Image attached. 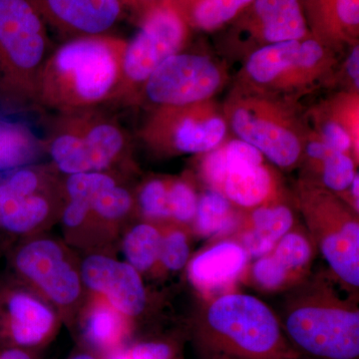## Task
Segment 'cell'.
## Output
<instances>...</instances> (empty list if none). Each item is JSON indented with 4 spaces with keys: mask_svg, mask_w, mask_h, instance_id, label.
Returning <instances> with one entry per match:
<instances>
[{
    "mask_svg": "<svg viewBox=\"0 0 359 359\" xmlns=\"http://www.w3.org/2000/svg\"><path fill=\"white\" fill-rule=\"evenodd\" d=\"M0 359H32V358L23 349L11 347V348L0 351Z\"/></svg>",
    "mask_w": 359,
    "mask_h": 359,
    "instance_id": "38",
    "label": "cell"
},
{
    "mask_svg": "<svg viewBox=\"0 0 359 359\" xmlns=\"http://www.w3.org/2000/svg\"><path fill=\"white\" fill-rule=\"evenodd\" d=\"M168 195L171 217L180 222H189L195 218L199 200L190 185L184 182L171 184Z\"/></svg>",
    "mask_w": 359,
    "mask_h": 359,
    "instance_id": "30",
    "label": "cell"
},
{
    "mask_svg": "<svg viewBox=\"0 0 359 359\" xmlns=\"http://www.w3.org/2000/svg\"><path fill=\"white\" fill-rule=\"evenodd\" d=\"M55 318L32 295L8 292L0 301V337L15 346H39L50 337Z\"/></svg>",
    "mask_w": 359,
    "mask_h": 359,
    "instance_id": "17",
    "label": "cell"
},
{
    "mask_svg": "<svg viewBox=\"0 0 359 359\" xmlns=\"http://www.w3.org/2000/svg\"><path fill=\"white\" fill-rule=\"evenodd\" d=\"M192 337L200 359H301L282 323L252 295H222L196 316Z\"/></svg>",
    "mask_w": 359,
    "mask_h": 359,
    "instance_id": "2",
    "label": "cell"
},
{
    "mask_svg": "<svg viewBox=\"0 0 359 359\" xmlns=\"http://www.w3.org/2000/svg\"><path fill=\"white\" fill-rule=\"evenodd\" d=\"M222 73L211 59L196 54H175L143 84L148 101L159 107H181L205 102L222 84Z\"/></svg>",
    "mask_w": 359,
    "mask_h": 359,
    "instance_id": "7",
    "label": "cell"
},
{
    "mask_svg": "<svg viewBox=\"0 0 359 359\" xmlns=\"http://www.w3.org/2000/svg\"><path fill=\"white\" fill-rule=\"evenodd\" d=\"M48 28L67 37L107 35L121 18L119 0H32Z\"/></svg>",
    "mask_w": 359,
    "mask_h": 359,
    "instance_id": "13",
    "label": "cell"
},
{
    "mask_svg": "<svg viewBox=\"0 0 359 359\" xmlns=\"http://www.w3.org/2000/svg\"><path fill=\"white\" fill-rule=\"evenodd\" d=\"M337 11L339 20L346 25L359 23V0H337Z\"/></svg>",
    "mask_w": 359,
    "mask_h": 359,
    "instance_id": "35",
    "label": "cell"
},
{
    "mask_svg": "<svg viewBox=\"0 0 359 359\" xmlns=\"http://www.w3.org/2000/svg\"><path fill=\"white\" fill-rule=\"evenodd\" d=\"M81 276L85 285L105 295L118 313L133 318L145 309V287L138 271L129 264L91 256L82 264Z\"/></svg>",
    "mask_w": 359,
    "mask_h": 359,
    "instance_id": "15",
    "label": "cell"
},
{
    "mask_svg": "<svg viewBox=\"0 0 359 359\" xmlns=\"http://www.w3.org/2000/svg\"><path fill=\"white\" fill-rule=\"evenodd\" d=\"M111 359H178L177 349L167 341H144L116 351Z\"/></svg>",
    "mask_w": 359,
    "mask_h": 359,
    "instance_id": "32",
    "label": "cell"
},
{
    "mask_svg": "<svg viewBox=\"0 0 359 359\" xmlns=\"http://www.w3.org/2000/svg\"><path fill=\"white\" fill-rule=\"evenodd\" d=\"M247 259L248 252L243 245L222 242L193 259L189 276L200 289H219L238 278Z\"/></svg>",
    "mask_w": 359,
    "mask_h": 359,
    "instance_id": "18",
    "label": "cell"
},
{
    "mask_svg": "<svg viewBox=\"0 0 359 359\" xmlns=\"http://www.w3.org/2000/svg\"><path fill=\"white\" fill-rule=\"evenodd\" d=\"M346 70L348 76L353 80V83L356 89L359 87V48L354 47L351 53L347 58Z\"/></svg>",
    "mask_w": 359,
    "mask_h": 359,
    "instance_id": "37",
    "label": "cell"
},
{
    "mask_svg": "<svg viewBox=\"0 0 359 359\" xmlns=\"http://www.w3.org/2000/svg\"><path fill=\"white\" fill-rule=\"evenodd\" d=\"M353 135L347 130V127L339 122L330 120L321 126V140L335 151V152L346 153L353 145Z\"/></svg>",
    "mask_w": 359,
    "mask_h": 359,
    "instance_id": "34",
    "label": "cell"
},
{
    "mask_svg": "<svg viewBox=\"0 0 359 359\" xmlns=\"http://www.w3.org/2000/svg\"><path fill=\"white\" fill-rule=\"evenodd\" d=\"M169 185L162 180L149 181L142 188L140 205L142 211L150 218H167L171 217L169 205Z\"/></svg>",
    "mask_w": 359,
    "mask_h": 359,
    "instance_id": "29",
    "label": "cell"
},
{
    "mask_svg": "<svg viewBox=\"0 0 359 359\" xmlns=\"http://www.w3.org/2000/svg\"><path fill=\"white\" fill-rule=\"evenodd\" d=\"M66 191L69 203L63 212V223L68 228L80 226L91 212L106 219L122 218L133 202L129 191L104 172L70 175Z\"/></svg>",
    "mask_w": 359,
    "mask_h": 359,
    "instance_id": "11",
    "label": "cell"
},
{
    "mask_svg": "<svg viewBox=\"0 0 359 359\" xmlns=\"http://www.w3.org/2000/svg\"><path fill=\"white\" fill-rule=\"evenodd\" d=\"M214 359H226V358H214Z\"/></svg>",
    "mask_w": 359,
    "mask_h": 359,
    "instance_id": "42",
    "label": "cell"
},
{
    "mask_svg": "<svg viewBox=\"0 0 359 359\" xmlns=\"http://www.w3.org/2000/svg\"><path fill=\"white\" fill-rule=\"evenodd\" d=\"M252 276L256 282L266 290H276L282 287L290 276L289 271L275 257L264 256L259 257L252 269Z\"/></svg>",
    "mask_w": 359,
    "mask_h": 359,
    "instance_id": "33",
    "label": "cell"
},
{
    "mask_svg": "<svg viewBox=\"0 0 359 359\" xmlns=\"http://www.w3.org/2000/svg\"><path fill=\"white\" fill-rule=\"evenodd\" d=\"M197 228L203 236H214L230 230L236 223L230 200L217 190L205 192L198 202Z\"/></svg>",
    "mask_w": 359,
    "mask_h": 359,
    "instance_id": "24",
    "label": "cell"
},
{
    "mask_svg": "<svg viewBox=\"0 0 359 359\" xmlns=\"http://www.w3.org/2000/svg\"><path fill=\"white\" fill-rule=\"evenodd\" d=\"M84 332L92 346L113 348L124 337L125 325L117 311L108 306H97L87 318Z\"/></svg>",
    "mask_w": 359,
    "mask_h": 359,
    "instance_id": "25",
    "label": "cell"
},
{
    "mask_svg": "<svg viewBox=\"0 0 359 359\" xmlns=\"http://www.w3.org/2000/svg\"><path fill=\"white\" fill-rule=\"evenodd\" d=\"M254 228L243 238V248L252 257L269 254L278 241L289 233L294 224V215L285 205L262 207L252 215Z\"/></svg>",
    "mask_w": 359,
    "mask_h": 359,
    "instance_id": "21",
    "label": "cell"
},
{
    "mask_svg": "<svg viewBox=\"0 0 359 359\" xmlns=\"http://www.w3.org/2000/svg\"><path fill=\"white\" fill-rule=\"evenodd\" d=\"M161 244L162 238L154 226L138 224L125 238L123 252L130 266L138 271H146L159 259Z\"/></svg>",
    "mask_w": 359,
    "mask_h": 359,
    "instance_id": "23",
    "label": "cell"
},
{
    "mask_svg": "<svg viewBox=\"0 0 359 359\" xmlns=\"http://www.w3.org/2000/svg\"><path fill=\"white\" fill-rule=\"evenodd\" d=\"M41 178L29 168L14 170L0 180V228L27 233L46 219L50 204L40 192Z\"/></svg>",
    "mask_w": 359,
    "mask_h": 359,
    "instance_id": "16",
    "label": "cell"
},
{
    "mask_svg": "<svg viewBox=\"0 0 359 359\" xmlns=\"http://www.w3.org/2000/svg\"><path fill=\"white\" fill-rule=\"evenodd\" d=\"M71 359H96L94 356L90 355V354H78Z\"/></svg>",
    "mask_w": 359,
    "mask_h": 359,
    "instance_id": "40",
    "label": "cell"
},
{
    "mask_svg": "<svg viewBox=\"0 0 359 359\" xmlns=\"http://www.w3.org/2000/svg\"><path fill=\"white\" fill-rule=\"evenodd\" d=\"M351 192H353V197L354 199V202H356V205H358V201H359V193H358V188H359V177L358 174L355 175V177H354L353 183H351Z\"/></svg>",
    "mask_w": 359,
    "mask_h": 359,
    "instance_id": "39",
    "label": "cell"
},
{
    "mask_svg": "<svg viewBox=\"0 0 359 359\" xmlns=\"http://www.w3.org/2000/svg\"><path fill=\"white\" fill-rule=\"evenodd\" d=\"M264 37L271 43L301 40L306 33L299 0H256Z\"/></svg>",
    "mask_w": 359,
    "mask_h": 359,
    "instance_id": "20",
    "label": "cell"
},
{
    "mask_svg": "<svg viewBox=\"0 0 359 359\" xmlns=\"http://www.w3.org/2000/svg\"><path fill=\"white\" fill-rule=\"evenodd\" d=\"M283 332L301 356L359 358V311L323 290L297 297L285 309Z\"/></svg>",
    "mask_w": 359,
    "mask_h": 359,
    "instance_id": "4",
    "label": "cell"
},
{
    "mask_svg": "<svg viewBox=\"0 0 359 359\" xmlns=\"http://www.w3.org/2000/svg\"><path fill=\"white\" fill-rule=\"evenodd\" d=\"M52 51L48 26L32 0H0L2 107H37L40 75Z\"/></svg>",
    "mask_w": 359,
    "mask_h": 359,
    "instance_id": "3",
    "label": "cell"
},
{
    "mask_svg": "<svg viewBox=\"0 0 359 359\" xmlns=\"http://www.w3.org/2000/svg\"><path fill=\"white\" fill-rule=\"evenodd\" d=\"M301 208L321 254L339 280L359 287V224L346 205L323 191L309 190Z\"/></svg>",
    "mask_w": 359,
    "mask_h": 359,
    "instance_id": "6",
    "label": "cell"
},
{
    "mask_svg": "<svg viewBox=\"0 0 359 359\" xmlns=\"http://www.w3.org/2000/svg\"><path fill=\"white\" fill-rule=\"evenodd\" d=\"M252 0H201L194 11V20L203 29L211 30L231 20Z\"/></svg>",
    "mask_w": 359,
    "mask_h": 359,
    "instance_id": "26",
    "label": "cell"
},
{
    "mask_svg": "<svg viewBox=\"0 0 359 359\" xmlns=\"http://www.w3.org/2000/svg\"><path fill=\"white\" fill-rule=\"evenodd\" d=\"M323 181L330 191L342 192L351 187L355 177L353 159L346 153L334 152L323 161Z\"/></svg>",
    "mask_w": 359,
    "mask_h": 359,
    "instance_id": "28",
    "label": "cell"
},
{
    "mask_svg": "<svg viewBox=\"0 0 359 359\" xmlns=\"http://www.w3.org/2000/svg\"><path fill=\"white\" fill-rule=\"evenodd\" d=\"M273 178L263 163L238 162L226 170L219 192L242 207H256L269 197Z\"/></svg>",
    "mask_w": 359,
    "mask_h": 359,
    "instance_id": "19",
    "label": "cell"
},
{
    "mask_svg": "<svg viewBox=\"0 0 359 359\" xmlns=\"http://www.w3.org/2000/svg\"><path fill=\"white\" fill-rule=\"evenodd\" d=\"M334 152L335 151L328 147L327 144L321 140V139L320 140L311 141L306 145V153H308L309 157L313 160L320 161V162H323L325 158H327L328 156Z\"/></svg>",
    "mask_w": 359,
    "mask_h": 359,
    "instance_id": "36",
    "label": "cell"
},
{
    "mask_svg": "<svg viewBox=\"0 0 359 359\" xmlns=\"http://www.w3.org/2000/svg\"><path fill=\"white\" fill-rule=\"evenodd\" d=\"M200 104L160 107L146 125L144 138L155 147L185 154L219 147L226 136V123L216 113L202 111Z\"/></svg>",
    "mask_w": 359,
    "mask_h": 359,
    "instance_id": "9",
    "label": "cell"
},
{
    "mask_svg": "<svg viewBox=\"0 0 359 359\" xmlns=\"http://www.w3.org/2000/svg\"><path fill=\"white\" fill-rule=\"evenodd\" d=\"M15 266L56 304H72L80 294L79 276L66 262L61 248L50 240L34 241L21 248Z\"/></svg>",
    "mask_w": 359,
    "mask_h": 359,
    "instance_id": "12",
    "label": "cell"
},
{
    "mask_svg": "<svg viewBox=\"0 0 359 359\" xmlns=\"http://www.w3.org/2000/svg\"><path fill=\"white\" fill-rule=\"evenodd\" d=\"M120 2H121L122 6H124V4H129L131 0H119Z\"/></svg>",
    "mask_w": 359,
    "mask_h": 359,
    "instance_id": "41",
    "label": "cell"
},
{
    "mask_svg": "<svg viewBox=\"0 0 359 359\" xmlns=\"http://www.w3.org/2000/svg\"><path fill=\"white\" fill-rule=\"evenodd\" d=\"M325 53L316 40H292L266 45L257 49L247 62L249 76L259 85L290 81L316 71L323 63Z\"/></svg>",
    "mask_w": 359,
    "mask_h": 359,
    "instance_id": "14",
    "label": "cell"
},
{
    "mask_svg": "<svg viewBox=\"0 0 359 359\" xmlns=\"http://www.w3.org/2000/svg\"><path fill=\"white\" fill-rule=\"evenodd\" d=\"M44 147L67 175L104 172L126 150L127 134L116 118L100 108L56 114Z\"/></svg>",
    "mask_w": 359,
    "mask_h": 359,
    "instance_id": "5",
    "label": "cell"
},
{
    "mask_svg": "<svg viewBox=\"0 0 359 359\" xmlns=\"http://www.w3.org/2000/svg\"><path fill=\"white\" fill-rule=\"evenodd\" d=\"M275 248L273 256L290 273L306 266L313 254L309 241L297 233H285Z\"/></svg>",
    "mask_w": 359,
    "mask_h": 359,
    "instance_id": "27",
    "label": "cell"
},
{
    "mask_svg": "<svg viewBox=\"0 0 359 359\" xmlns=\"http://www.w3.org/2000/svg\"><path fill=\"white\" fill-rule=\"evenodd\" d=\"M190 255L188 241L185 233L176 231L162 238L159 259L170 271L183 269Z\"/></svg>",
    "mask_w": 359,
    "mask_h": 359,
    "instance_id": "31",
    "label": "cell"
},
{
    "mask_svg": "<svg viewBox=\"0 0 359 359\" xmlns=\"http://www.w3.org/2000/svg\"><path fill=\"white\" fill-rule=\"evenodd\" d=\"M41 142L23 123L0 118V173L13 172L32 162Z\"/></svg>",
    "mask_w": 359,
    "mask_h": 359,
    "instance_id": "22",
    "label": "cell"
},
{
    "mask_svg": "<svg viewBox=\"0 0 359 359\" xmlns=\"http://www.w3.org/2000/svg\"><path fill=\"white\" fill-rule=\"evenodd\" d=\"M185 39L183 21L169 7H157L126 44L123 59L122 97L131 95L166 59L178 53Z\"/></svg>",
    "mask_w": 359,
    "mask_h": 359,
    "instance_id": "8",
    "label": "cell"
},
{
    "mask_svg": "<svg viewBox=\"0 0 359 359\" xmlns=\"http://www.w3.org/2000/svg\"><path fill=\"white\" fill-rule=\"evenodd\" d=\"M126 44L109 34L66 40L42 69L37 107L59 114L120 99Z\"/></svg>",
    "mask_w": 359,
    "mask_h": 359,
    "instance_id": "1",
    "label": "cell"
},
{
    "mask_svg": "<svg viewBox=\"0 0 359 359\" xmlns=\"http://www.w3.org/2000/svg\"><path fill=\"white\" fill-rule=\"evenodd\" d=\"M231 125L238 139L254 146L276 166H294L301 157L299 134L271 111H262L252 103L241 104L231 111Z\"/></svg>",
    "mask_w": 359,
    "mask_h": 359,
    "instance_id": "10",
    "label": "cell"
}]
</instances>
